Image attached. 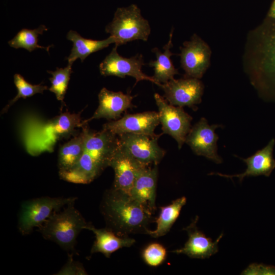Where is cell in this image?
Listing matches in <instances>:
<instances>
[{"label":"cell","mask_w":275,"mask_h":275,"mask_svg":"<svg viewBox=\"0 0 275 275\" xmlns=\"http://www.w3.org/2000/svg\"><path fill=\"white\" fill-rule=\"evenodd\" d=\"M75 114L66 112L48 121L39 129V133H36L37 140L43 150L46 144L45 150H51L52 143L61 138L73 135L75 129L80 127L81 113Z\"/></svg>","instance_id":"9a60e30c"},{"label":"cell","mask_w":275,"mask_h":275,"mask_svg":"<svg viewBox=\"0 0 275 275\" xmlns=\"http://www.w3.org/2000/svg\"><path fill=\"white\" fill-rule=\"evenodd\" d=\"M160 135L123 134L118 135L119 144L123 151L140 162L148 166L158 165L166 154V151L158 144Z\"/></svg>","instance_id":"ba28073f"},{"label":"cell","mask_w":275,"mask_h":275,"mask_svg":"<svg viewBox=\"0 0 275 275\" xmlns=\"http://www.w3.org/2000/svg\"><path fill=\"white\" fill-rule=\"evenodd\" d=\"M166 248L159 243L154 242L148 245L142 252V258L148 265L157 267L161 265L167 257Z\"/></svg>","instance_id":"83f0119b"},{"label":"cell","mask_w":275,"mask_h":275,"mask_svg":"<svg viewBox=\"0 0 275 275\" xmlns=\"http://www.w3.org/2000/svg\"><path fill=\"white\" fill-rule=\"evenodd\" d=\"M253 84L275 101V19L268 17L255 34Z\"/></svg>","instance_id":"3957f363"},{"label":"cell","mask_w":275,"mask_h":275,"mask_svg":"<svg viewBox=\"0 0 275 275\" xmlns=\"http://www.w3.org/2000/svg\"><path fill=\"white\" fill-rule=\"evenodd\" d=\"M164 91L163 97L170 104L180 107L188 106L193 109L201 103L204 86L199 79L185 77L172 79L160 87Z\"/></svg>","instance_id":"30bf717a"},{"label":"cell","mask_w":275,"mask_h":275,"mask_svg":"<svg viewBox=\"0 0 275 275\" xmlns=\"http://www.w3.org/2000/svg\"><path fill=\"white\" fill-rule=\"evenodd\" d=\"M241 274L275 275V266L263 264L253 263L244 270Z\"/></svg>","instance_id":"f546056e"},{"label":"cell","mask_w":275,"mask_h":275,"mask_svg":"<svg viewBox=\"0 0 275 275\" xmlns=\"http://www.w3.org/2000/svg\"><path fill=\"white\" fill-rule=\"evenodd\" d=\"M117 47L115 45L100 64L99 70L102 75L115 76L121 78L130 76L135 79V85L139 81L145 80L158 86L152 77L143 73L142 68L145 64L142 54H138L129 58H124L117 52Z\"/></svg>","instance_id":"9c48e42d"},{"label":"cell","mask_w":275,"mask_h":275,"mask_svg":"<svg viewBox=\"0 0 275 275\" xmlns=\"http://www.w3.org/2000/svg\"><path fill=\"white\" fill-rule=\"evenodd\" d=\"M72 65L68 63L64 68H57L54 71H47L52 76L49 78L51 86L48 89L55 94L57 99L61 101L62 104L64 103L65 95L72 72Z\"/></svg>","instance_id":"484cf974"},{"label":"cell","mask_w":275,"mask_h":275,"mask_svg":"<svg viewBox=\"0 0 275 275\" xmlns=\"http://www.w3.org/2000/svg\"><path fill=\"white\" fill-rule=\"evenodd\" d=\"M133 97L129 93L114 92L103 88L98 94L97 108L91 117L81 121L80 127L94 119L104 118L110 121L120 119L123 112L134 107L132 103Z\"/></svg>","instance_id":"2e32d148"},{"label":"cell","mask_w":275,"mask_h":275,"mask_svg":"<svg viewBox=\"0 0 275 275\" xmlns=\"http://www.w3.org/2000/svg\"><path fill=\"white\" fill-rule=\"evenodd\" d=\"M105 30L113 37L118 47L136 40L147 41L151 33L148 21L143 17L140 9L134 4L118 8Z\"/></svg>","instance_id":"5b68a950"},{"label":"cell","mask_w":275,"mask_h":275,"mask_svg":"<svg viewBox=\"0 0 275 275\" xmlns=\"http://www.w3.org/2000/svg\"><path fill=\"white\" fill-rule=\"evenodd\" d=\"M66 263L56 274L58 275H86L88 274L83 265L73 259V254L69 255Z\"/></svg>","instance_id":"f1b7e54d"},{"label":"cell","mask_w":275,"mask_h":275,"mask_svg":"<svg viewBox=\"0 0 275 275\" xmlns=\"http://www.w3.org/2000/svg\"><path fill=\"white\" fill-rule=\"evenodd\" d=\"M199 217L196 216L191 223L183 229L187 232L188 239L182 248L176 249L172 252L186 255L191 258H208L218 252L217 244L223 236L222 233L215 241L207 237L197 227Z\"/></svg>","instance_id":"e0dca14e"},{"label":"cell","mask_w":275,"mask_h":275,"mask_svg":"<svg viewBox=\"0 0 275 275\" xmlns=\"http://www.w3.org/2000/svg\"><path fill=\"white\" fill-rule=\"evenodd\" d=\"M87 124L81 127L85 133L82 155L76 164L68 171L59 172L60 178L75 184H88L108 167L110 159L119 146V138L110 131L91 130Z\"/></svg>","instance_id":"6da1fadb"},{"label":"cell","mask_w":275,"mask_h":275,"mask_svg":"<svg viewBox=\"0 0 275 275\" xmlns=\"http://www.w3.org/2000/svg\"><path fill=\"white\" fill-rule=\"evenodd\" d=\"M173 30L169 35V40L168 43L163 47L164 51L161 52L157 47L152 49V51L155 53L156 60L151 61L148 65L154 69V75L152 77L160 87L161 84H164L174 78L175 75L178 74L171 59V57L174 54L170 49L173 47L172 42Z\"/></svg>","instance_id":"44dd1931"},{"label":"cell","mask_w":275,"mask_h":275,"mask_svg":"<svg viewBox=\"0 0 275 275\" xmlns=\"http://www.w3.org/2000/svg\"><path fill=\"white\" fill-rule=\"evenodd\" d=\"M108 167L112 168L115 173L112 188L130 195L138 175L148 166L132 158L123 151L119 144L110 159Z\"/></svg>","instance_id":"5bb4252c"},{"label":"cell","mask_w":275,"mask_h":275,"mask_svg":"<svg viewBox=\"0 0 275 275\" xmlns=\"http://www.w3.org/2000/svg\"><path fill=\"white\" fill-rule=\"evenodd\" d=\"M186 198L181 197L168 205L160 207L158 218L155 220L156 226L154 230H149L147 234L158 238L167 234L179 216L182 208L185 205Z\"/></svg>","instance_id":"603a6c76"},{"label":"cell","mask_w":275,"mask_h":275,"mask_svg":"<svg viewBox=\"0 0 275 275\" xmlns=\"http://www.w3.org/2000/svg\"><path fill=\"white\" fill-rule=\"evenodd\" d=\"M14 82L17 90V94L3 108L2 114L6 113L10 107L20 98L25 99L37 93H43L44 91L48 89L47 86L42 85L41 84L32 85L28 82L19 74H15L14 75Z\"/></svg>","instance_id":"4316f807"},{"label":"cell","mask_w":275,"mask_h":275,"mask_svg":"<svg viewBox=\"0 0 275 275\" xmlns=\"http://www.w3.org/2000/svg\"><path fill=\"white\" fill-rule=\"evenodd\" d=\"M106 228L120 236L147 234L153 213L130 195L113 188L105 191L100 205Z\"/></svg>","instance_id":"7a4b0ae2"},{"label":"cell","mask_w":275,"mask_h":275,"mask_svg":"<svg viewBox=\"0 0 275 275\" xmlns=\"http://www.w3.org/2000/svg\"><path fill=\"white\" fill-rule=\"evenodd\" d=\"M158 165L143 169L139 174L132 186L130 196L150 210L156 209L155 200L158 180Z\"/></svg>","instance_id":"d6986e66"},{"label":"cell","mask_w":275,"mask_h":275,"mask_svg":"<svg viewBox=\"0 0 275 275\" xmlns=\"http://www.w3.org/2000/svg\"><path fill=\"white\" fill-rule=\"evenodd\" d=\"M275 140L272 139L265 147L258 150L252 156L246 158H240L246 164L245 171L236 175H226L219 173L212 172L209 175H218L232 179L237 177L240 182L245 177L263 175L269 177L275 168V159L273 156Z\"/></svg>","instance_id":"ac0fdd59"},{"label":"cell","mask_w":275,"mask_h":275,"mask_svg":"<svg viewBox=\"0 0 275 275\" xmlns=\"http://www.w3.org/2000/svg\"><path fill=\"white\" fill-rule=\"evenodd\" d=\"M76 198L43 197L28 200L21 206L18 220V229L22 235L30 234L39 228L54 212L66 205L74 203Z\"/></svg>","instance_id":"8992f818"},{"label":"cell","mask_w":275,"mask_h":275,"mask_svg":"<svg viewBox=\"0 0 275 275\" xmlns=\"http://www.w3.org/2000/svg\"><path fill=\"white\" fill-rule=\"evenodd\" d=\"M180 56L186 77L200 79L209 66L211 50L206 43L194 35L184 42Z\"/></svg>","instance_id":"4fadbf2b"},{"label":"cell","mask_w":275,"mask_h":275,"mask_svg":"<svg viewBox=\"0 0 275 275\" xmlns=\"http://www.w3.org/2000/svg\"><path fill=\"white\" fill-rule=\"evenodd\" d=\"M87 230L95 235V240L91 250V254L100 253L106 258L123 248L130 247L135 240L129 236H120L108 228H96L90 224Z\"/></svg>","instance_id":"ffe728a7"},{"label":"cell","mask_w":275,"mask_h":275,"mask_svg":"<svg viewBox=\"0 0 275 275\" xmlns=\"http://www.w3.org/2000/svg\"><path fill=\"white\" fill-rule=\"evenodd\" d=\"M47 28L44 25H41L34 30L23 29L8 42L9 45L15 48H24L29 52H32L37 48H43L47 51L51 46L44 47L38 44V37L41 35Z\"/></svg>","instance_id":"d4e9b609"},{"label":"cell","mask_w":275,"mask_h":275,"mask_svg":"<svg viewBox=\"0 0 275 275\" xmlns=\"http://www.w3.org/2000/svg\"><path fill=\"white\" fill-rule=\"evenodd\" d=\"M268 17L275 19V0L273 1L268 13Z\"/></svg>","instance_id":"4dcf8cb0"},{"label":"cell","mask_w":275,"mask_h":275,"mask_svg":"<svg viewBox=\"0 0 275 275\" xmlns=\"http://www.w3.org/2000/svg\"><path fill=\"white\" fill-rule=\"evenodd\" d=\"M154 98L158 107L159 119L162 133L169 134L175 140L180 149L191 126L192 117L183 107L168 103V101L158 93Z\"/></svg>","instance_id":"52a82bcc"},{"label":"cell","mask_w":275,"mask_h":275,"mask_svg":"<svg viewBox=\"0 0 275 275\" xmlns=\"http://www.w3.org/2000/svg\"><path fill=\"white\" fill-rule=\"evenodd\" d=\"M69 204L54 212L38 228L43 238L58 244L72 254L75 251L77 238L90 224L86 222L80 212Z\"/></svg>","instance_id":"277c9868"},{"label":"cell","mask_w":275,"mask_h":275,"mask_svg":"<svg viewBox=\"0 0 275 275\" xmlns=\"http://www.w3.org/2000/svg\"><path fill=\"white\" fill-rule=\"evenodd\" d=\"M67 38L73 43L71 53L67 59L70 64H73L78 58L82 62L91 53L107 47L111 43H115L114 39L111 36L104 40H94L83 38L73 30L68 33Z\"/></svg>","instance_id":"7402d4cb"},{"label":"cell","mask_w":275,"mask_h":275,"mask_svg":"<svg viewBox=\"0 0 275 275\" xmlns=\"http://www.w3.org/2000/svg\"><path fill=\"white\" fill-rule=\"evenodd\" d=\"M85 133L81 131L60 148L58 155L59 172L69 170L79 161L84 147Z\"/></svg>","instance_id":"cb8c5ba5"},{"label":"cell","mask_w":275,"mask_h":275,"mask_svg":"<svg viewBox=\"0 0 275 275\" xmlns=\"http://www.w3.org/2000/svg\"><path fill=\"white\" fill-rule=\"evenodd\" d=\"M221 126L218 124L209 125L205 118H201L191 128L185 143L195 154L204 156L216 163H221L222 158L217 152L218 136L215 132Z\"/></svg>","instance_id":"8fae6325"},{"label":"cell","mask_w":275,"mask_h":275,"mask_svg":"<svg viewBox=\"0 0 275 275\" xmlns=\"http://www.w3.org/2000/svg\"><path fill=\"white\" fill-rule=\"evenodd\" d=\"M158 113L147 111L133 114H125L117 120L110 121L102 126V129L120 135L126 133L146 135L152 137L158 135L155 133L159 124Z\"/></svg>","instance_id":"7c38bea8"}]
</instances>
